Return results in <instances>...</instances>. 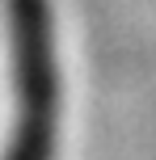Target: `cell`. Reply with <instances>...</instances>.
<instances>
[{"label": "cell", "instance_id": "obj_1", "mask_svg": "<svg viewBox=\"0 0 156 160\" xmlns=\"http://www.w3.org/2000/svg\"><path fill=\"white\" fill-rule=\"evenodd\" d=\"M8 55H13L17 122L4 160H51L55 156V30L47 0H8Z\"/></svg>", "mask_w": 156, "mask_h": 160}]
</instances>
